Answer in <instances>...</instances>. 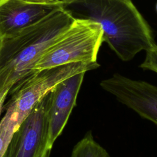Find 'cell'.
I'll return each instance as SVG.
<instances>
[{
	"label": "cell",
	"mask_w": 157,
	"mask_h": 157,
	"mask_svg": "<svg viewBox=\"0 0 157 157\" xmlns=\"http://www.w3.org/2000/svg\"><path fill=\"white\" fill-rule=\"evenodd\" d=\"M85 73L80 72L65 79L49 93L47 117L48 145L51 148L62 133L72 109L76 105Z\"/></svg>",
	"instance_id": "52a82bcc"
},
{
	"label": "cell",
	"mask_w": 157,
	"mask_h": 157,
	"mask_svg": "<svg viewBox=\"0 0 157 157\" xmlns=\"http://www.w3.org/2000/svg\"><path fill=\"white\" fill-rule=\"evenodd\" d=\"M144 70H148L157 74V45L155 44L151 48L146 51L145 59L139 65Z\"/></svg>",
	"instance_id": "8fae6325"
},
{
	"label": "cell",
	"mask_w": 157,
	"mask_h": 157,
	"mask_svg": "<svg viewBox=\"0 0 157 157\" xmlns=\"http://www.w3.org/2000/svg\"><path fill=\"white\" fill-rule=\"evenodd\" d=\"M156 10H157V4H156Z\"/></svg>",
	"instance_id": "5bb4252c"
},
{
	"label": "cell",
	"mask_w": 157,
	"mask_h": 157,
	"mask_svg": "<svg viewBox=\"0 0 157 157\" xmlns=\"http://www.w3.org/2000/svg\"><path fill=\"white\" fill-rule=\"evenodd\" d=\"M49 93L40 100L23 120L4 157H50L47 109Z\"/></svg>",
	"instance_id": "5b68a950"
},
{
	"label": "cell",
	"mask_w": 157,
	"mask_h": 157,
	"mask_svg": "<svg viewBox=\"0 0 157 157\" xmlns=\"http://www.w3.org/2000/svg\"><path fill=\"white\" fill-rule=\"evenodd\" d=\"M0 40H1V38H0Z\"/></svg>",
	"instance_id": "9a60e30c"
},
{
	"label": "cell",
	"mask_w": 157,
	"mask_h": 157,
	"mask_svg": "<svg viewBox=\"0 0 157 157\" xmlns=\"http://www.w3.org/2000/svg\"><path fill=\"white\" fill-rule=\"evenodd\" d=\"M18 128L17 119L11 110L6 109V113L0 121V157H4Z\"/></svg>",
	"instance_id": "30bf717a"
},
{
	"label": "cell",
	"mask_w": 157,
	"mask_h": 157,
	"mask_svg": "<svg viewBox=\"0 0 157 157\" xmlns=\"http://www.w3.org/2000/svg\"><path fill=\"white\" fill-rule=\"evenodd\" d=\"M11 88V87H8L2 90L0 92V115L2 112L3 107H4V102L6 99V98L9 94Z\"/></svg>",
	"instance_id": "7c38bea8"
},
{
	"label": "cell",
	"mask_w": 157,
	"mask_h": 157,
	"mask_svg": "<svg viewBox=\"0 0 157 157\" xmlns=\"http://www.w3.org/2000/svg\"><path fill=\"white\" fill-rule=\"evenodd\" d=\"M71 157H110L107 151L94 139L91 131L74 147Z\"/></svg>",
	"instance_id": "9c48e42d"
},
{
	"label": "cell",
	"mask_w": 157,
	"mask_h": 157,
	"mask_svg": "<svg viewBox=\"0 0 157 157\" xmlns=\"http://www.w3.org/2000/svg\"><path fill=\"white\" fill-rule=\"evenodd\" d=\"M59 5L74 20L99 24L104 42L123 61L155 44L151 28L132 0H60Z\"/></svg>",
	"instance_id": "6da1fadb"
},
{
	"label": "cell",
	"mask_w": 157,
	"mask_h": 157,
	"mask_svg": "<svg viewBox=\"0 0 157 157\" xmlns=\"http://www.w3.org/2000/svg\"><path fill=\"white\" fill-rule=\"evenodd\" d=\"M59 8V2L39 4L23 0H0V38L39 21Z\"/></svg>",
	"instance_id": "ba28073f"
},
{
	"label": "cell",
	"mask_w": 157,
	"mask_h": 157,
	"mask_svg": "<svg viewBox=\"0 0 157 157\" xmlns=\"http://www.w3.org/2000/svg\"><path fill=\"white\" fill-rule=\"evenodd\" d=\"M29 2L39 3V4H47V3H55L59 2L60 0H23Z\"/></svg>",
	"instance_id": "4fadbf2b"
},
{
	"label": "cell",
	"mask_w": 157,
	"mask_h": 157,
	"mask_svg": "<svg viewBox=\"0 0 157 157\" xmlns=\"http://www.w3.org/2000/svg\"><path fill=\"white\" fill-rule=\"evenodd\" d=\"M58 9L39 21L0 40V92L30 75L44 53L74 21Z\"/></svg>",
	"instance_id": "7a4b0ae2"
},
{
	"label": "cell",
	"mask_w": 157,
	"mask_h": 157,
	"mask_svg": "<svg viewBox=\"0 0 157 157\" xmlns=\"http://www.w3.org/2000/svg\"><path fill=\"white\" fill-rule=\"evenodd\" d=\"M101 87L140 117L157 125V86L119 73L102 80Z\"/></svg>",
	"instance_id": "8992f818"
},
{
	"label": "cell",
	"mask_w": 157,
	"mask_h": 157,
	"mask_svg": "<svg viewBox=\"0 0 157 157\" xmlns=\"http://www.w3.org/2000/svg\"><path fill=\"white\" fill-rule=\"evenodd\" d=\"M96 63H72L35 71L17 83L10 90L11 95L6 109L14 114L18 127L34 105L58 83L80 72L98 68Z\"/></svg>",
	"instance_id": "277c9868"
},
{
	"label": "cell",
	"mask_w": 157,
	"mask_h": 157,
	"mask_svg": "<svg viewBox=\"0 0 157 157\" xmlns=\"http://www.w3.org/2000/svg\"><path fill=\"white\" fill-rule=\"evenodd\" d=\"M103 42V30L99 24L87 20H74L44 53L33 72L72 63H96Z\"/></svg>",
	"instance_id": "3957f363"
}]
</instances>
